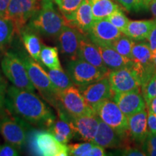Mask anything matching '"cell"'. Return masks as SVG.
Instances as JSON below:
<instances>
[{"label": "cell", "mask_w": 156, "mask_h": 156, "mask_svg": "<svg viewBox=\"0 0 156 156\" xmlns=\"http://www.w3.org/2000/svg\"><path fill=\"white\" fill-rule=\"evenodd\" d=\"M67 74L77 87H83L95 83L108 76L109 73L95 67L80 58L70 60L67 64Z\"/></svg>", "instance_id": "obj_8"}, {"label": "cell", "mask_w": 156, "mask_h": 156, "mask_svg": "<svg viewBox=\"0 0 156 156\" xmlns=\"http://www.w3.org/2000/svg\"><path fill=\"white\" fill-rule=\"evenodd\" d=\"M147 40L153 54V52L156 50V25L154 26L151 32L150 33Z\"/></svg>", "instance_id": "obj_41"}, {"label": "cell", "mask_w": 156, "mask_h": 156, "mask_svg": "<svg viewBox=\"0 0 156 156\" xmlns=\"http://www.w3.org/2000/svg\"><path fill=\"white\" fill-rule=\"evenodd\" d=\"M20 36L22 38L23 44L28 55L35 61L40 63V55L43 44L37 35V32L26 26L21 31Z\"/></svg>", "instance_id": "obj_25"}, {"label": "cell", "mask_w": 156, "mask_h": 156, "mask_svg": "<svg viewBox=\"0 0 156 156\" xmlns=\"http://www.w3.org/2000/svg\"><path fill=\"white\" fill-rule=\"evenodd\" d=\"M129 12H139L148 9V0H116Z\"/></svg>", "instance_id": "obj_35"}, {"label": "cell", "mask_w": 156, "mask_h": 156, "mask_svg": "<svg viewBox=\"0 0 156 156\" xmlns=\"http://www.w3.org/2000/svg\"><path fill=\"white\" fill-rule=\"evenodd\" d=\"M156 25V20H129L124 34L134 41L147 40L150 33Z\"/></svg>", "instance_id": "obj_24"}, {"label": "cell", "mask_w": 156, "mask_h": 156, "mask_svg": "<svg viewBox=\"0 0 156 156\" xmlns=\"http://www.w3.org/2000/svg\"><path fill=\"white\" fill-rule=\"evenodd\" d=\"M113 100L127 117L146 108V102L141 92V88L115 93Z\"/></svg>", "instance_id": "obj_17"}, {"label": "cell", "mask_w": 156, "mask_h": 156, "mask_svg": "<svg viewBox=\"0 0 156 156\" xmlns=\"http://www.w3.org/2000/svg\"><path fill=\"white\" fill-rule=\"evenodd\" d=\"M83 34L75 27L68 24L65 25L56 38L62 54L70 60L79 58L80 44Z\"/></svg>", "instance_id": "obj_14"}, {"label": "cell", "mask_w": 156, "mask_h": 156, "mask_svg": "<svg viewBox=\"0 0 156 156\" xmlns=\"http://www.w3.org/2000/svg\"><path fill=\"white\" fill-rule=\"evenodd\" d=\"M87 34L95 44L109 46L123 33L107 19H101L94 21Z\"/></svg>", "instance_id": "obj_16"}, {"label": "cell", "mask_w": 156, "mask_h": 156, "mask_svg": "<svg viewBox=\"0 0 156 156\" xmlns=\"http://www.w3.org/2000/svg\"><path fill=\"white\" fill-rule=\"evenodd\" d=\"M7 91V83L0 74V117L5 115V100Z\"/></svg>", "instance_id": "obj_37"}, {"label": "cell", "mask_w": 156, "mask_h": 156, "mask_svg": "<svg viewBox=\"0 0 156 156\" xmlns=\"http://www.w3.org/2000/svg\"><path fill=\"white\" fill-rule=\"evenodd\" d=\"M153 59H154V63H155V65L156 67V50L153 52Z\"/></svg>", "instance_id": "obj_45"}, {"label": "cell", "mask_w": 156, "mask_h": 156, "mask_svg": "<svg viewBox=\"0 0 156 156\" xmlns=\"http://www.w3.org/2000/svg\"><path fill=\"white\" fill-rule=\"evenodd\" d=\"M147 111L153 113V114L156 115V97L152 99L148 104L146 105Z\"/></svg>", "instance_id": "obj_43"}, {"label": "cell", "mask_w": 156, "mask_h": 156, "mask_svg": "<svg viewBox=\"0 0 156 156\" xmlns=\"http://www.w3.org/2000/svg\"><path fill=\"white\" fill-rule=\"evenodd\" d=\"M141 92L146 102V105L156 97V73L147 83L141 86Z\"/></svg>", "instance_id": "obj_34"}, {"label": "cell", "mask_w": 156, "mask_h": 156, "mask_svg": "<svg viewBox=\"0 0 156 156\" xmlns=\"http://www.w3.org/2000/svg\"><path fill=\"white\" fill-rule=\"evenodd\" d=\"M125 136L117 132L100 119L99 126L93 142L104 148L119 147Z\"/></svg>", "instance_id": "obj_20"}, {"label": "cell", "mask_w": 156, "mask_h": 156, "mask_svg": "<svg viewBox=\"0 0 156 156\" xmlns=\"http://www.w3.org/2000/svg\"><path fill=\"white\" fill-rule=\"evenodd\" d=\"M98 116L117 132L126 136L129 134L128 117L113 99H108L93 107Z\"/></svg>", "instance_id": "obj_9"}, {"label": "cell", "mask_w": 156, "mask_h": 156, "mask_svg": "<svg viewBox=\"0 0 156 156\" xmlns=\"http://www.w3.org/2000/svg\"><path fill=\"white\" fill-rule=\"evenodd\" d=\"M148 9L156 20V0H150L148 3Z\"/></svg>", "instance_id": "obj_44"}, {"label": "cell", "mask_w": 156, "mask_h": 156, "mask_svg": "<svg viewBox=\"0 0 156 156\" xmlns=\"http://www.w3.org/2000/svg\"><path fill=\"white\" fill-rule=\"evenodd\" d=\"M41 0H11L7 9L6 18L13 22L16 34L27 26L30 20L38 10Z\"/></svg>", "instance_id": "obj_10"}, {"label": "cell", "mask_w": 156, "mask_h": 156, "mask_svg": "<svg viewBox=\"0 0 156 156\" xmlns=\"http://www.w3.org/2000/svg\"><path fill=\"white\" fill-rule=\"evenodd\" d=\"M15 34V27L12 21L0 16V50L11 44Z\"/></svg>", "instance_id": "obj_29"}, {"label": "cell", "mask_w": 156, "mask_h": 156, "mask_svg": "<svg viewBox=\"0 0 156 156\" xmlns=\"http://www.w3.org/2000/svg\"><path fill=\"white\" fill-rule=\"evenodd\" d=\"M64 115L71 122L75 135L79 136L80 139L85 142H93L100 122V118L95 113L80 116H72L64 112Z\"/></svg>", "instance_id": "obj_15"}, {"label": "cell", "mask_w": 156, "mask_h": 156, "mask_svg": "<svg viewBox=\"0 0 156 156\" xmlns=\"http://www.w3.org/2000/svg\"><path fill=\"white\" fill-rule=\"evenodd\" d=\"M94 21L90 0H83L73 16L68 20L67 23L85 34H87Z\"/></svg>", "instance_id": "obj_19"}, {"label": "cell", "mask_w": 156, "mask_h": 156, "mask_svg": "<svg viewBox=\"0 0 156 156\" xmlns=\"http://www.w3.org/2000/svg\"><path fill=\"white\" fill-rule=\"evenodd\" d=\"M19 155L18 149L11 144L6 142L0 146V156H17Z\"/></svg>", "instance_id": "obj_38"}, {"label": "cell", "mask_w": 156, "mask_h": 156, "mask_svg": "<svg viewBox=\"0 0 156 156\" xmlns=\"http://www.w3.org/2000/svg\"><path fill=\"white\" fill-rule=\"evenodd\" d=\"M78 57L106 73H110V70L103 62L97 45L90 38V37L88 38L85 36V34H83L81 38Z\"/></svg>", "instance_id": "obj_18"}, {"label": "cell", "mask_w": 156, "mask_h": 156, "mask_svg": "<svg viewBox=\"0 0 156 156\" xmlns=\"http://www.w3.org/2000/svg\"><path fill=\"white\" fill-rule=\"evenodd\" d=\"M29 147L31 153L35 155H69L68 145L58 142L47 130L31 132L29 137Z\"/></svg>", "instance_id": "obj_5"}, {"label": "cell", "mask_w": 156, "mask_h": 156, "mask_svg": "<svg viewBox=\"0 0 156 156\" xmlns=\"http://www.w3.org/2000/svg\"><path fill=\"white\" fill-rule=\"evenodd\" d=\"M142 151L145 155L156 156V134L150 132L142 143Z\"/></svg>", "instance_id": "obj_36"}, {"label": "cell", "mask_w": 156, "mask_h": 156, "mask_svg": "<svg viewBox=\"0 0 156 156\" xmlns=\"http://www.w3.org/2000/svg\"><path fill=\"white\" fill-rule=\"evenodd\" d=\"M23 121L17 117L11 118L6 115L0 117V134L6 142L18 150L22 149L28 140L26 125Z\"/></svg>", "instance_id": "obj_11"}, {"label": "cell", "mask_w": 156, "mask_h": 156, "mask_svg": "<svg viewBox=\"0 0 156 156\" xmlns=\"http://www.w3.org/2000/svg\"><path fill=\"white\" fill-rule=\"evenodd\" d=\"M132 67L140 78L141 86L156 73L153 54L148 42H135L132 53Z\"/></svg>", "instance_id": "obj_6"}, {"label": "cell", "mask_w": 156, "mask_h": 156, "mask_svg": "<svg viewBox=\"0 0 156 156\" xmlns=\"http://www.w3.org/2000/svg\"><path fill=\"white\" fill-rule=\"evenodd\" d=\"M5 107L17 118L46 129L56 119L49 107L34 92L14 85L7 89Z\"/></svg>", "instance_id": "obj_1"}, {"label": "cell", "mask_w": 156, "mask_h": 156, "mask_svg": "<svg viewBox=\"0 0 156 156\" xmlns=\"http://www.w3.org/2000/svg\"><path fill=\"white\" fill-rule=\"evenodd\" d=\"M67 21L75 12L83 0H54Z\"/></svg>", "instance_id": "obj_31"}, {"label": "cell", "mask_w": 156, "mask_h": 156, "mask_svg": "<svg viewBox=\"0 0 156 156\" xmlns=\"http://www.w3.org/2000/svg\"><path fill=\"white\" fill-rule=\"evenodd\" d=\"M94 20L106 19L114 12L119 9L114 0H90Z\"/></svg>", "instance_id": "obj_26"}, {"label": "cell", "mask_w": 156, "mask_h": 156, "mask_svg": "<svg viewBox=\"0 0 156 156\" xmlns=\"http://www.w3.org/2000/svg\"><path fill=\"white\" fill-rule=\"evenodd\" d=\"M108 80L114 93L141 88L140 78L132 67L111 70L108 74Z\"/></svg>", "instance_id": "obj_12"}, {"label": "cell", "mask_w": 156, "mask_h": 156, "mask_svg": "<svg viewBox=\"0 0 156 156\" xmlns=\"http://www.w3.org/2000/svg\"><path fill=\"white\" fill-rule=\"evenodd\" d=\"M106 19L122 33H124V31L125 30L126 26L129 22V20L127 18V17L124 15V13L120 8L114 12Z\"/></svg>", "instance_id": "obj_33"}, {"label": "cell", "mask_w": 156, "mask_h": 156, "mask_svg": "<svg viewBox=\"0 0 156 156\" xmlns=\"http://www.w3.org/2000/svg\"><path fill=\"white\" fill-rule=\"evenodd\" d=\"M1 67L4 75L14 86L35 92L36 88L30 81L28 71L20 54L11 51L6 52L2 59Z\"/></svg>", "instance_id": "obj_4"}, {"label": "cell", "mask_w": 156, "mask_h": 156, "mask_svg": "<svg viewBox=\"0 0 156 156\" xmlns=\"http://www.w3.org/2000/svg\"><path fill=\"white\" fill-rule=\"evenodd\" d=\"M120 153L122 155L126 156H143L145 155V154L143 153V151H140V149L134 147H126L122 151H120Z\"/></svg>", "instance_id": "obj_39"}, {"label": "cell", "mask_w": 156, "mask_h": 156, "mask_svg": "<svg viewBox=\"0 0 156 156\" xmlns=\"http://www.w3.org/2000/svg\"><path fill=\"white\" fill-rule=\"evenodd\" d=\"M67 24V20L58 12L51 0H41L40 8L30 20L28 27L48 38H56Z\"/></svg>", "instance_id": "obj_2"}, {"label": "cell", "mask_w": 156, "mask_h": 156, "mask_svg": "<svg viewBox=\"0 0 156 156\" xmlns=\"http://www.w3.org/2000/svg\"><path fill=\"white\" fill-rule=\"evenodd\" d=\"M147 126L149 131L156 134V115L147 111Z\"/></svg>", "instance_id": "obj_40"}, {"label": "cell", "mask_w": 156, "mask_h": 156, "mask_svg": "<svg viewBox=\"0 0 156 156\" xmlns=\"http://www.w3.org/2000/svg\"><path fill=\"white\" fill-rule=\"evenodd\" d=\"M95 143L93 142H85L83 143L71 144L68 145L69 155L91 156V152Z\"/></svg>", "instance_id": "obj_32"}, {"label": "cell", "mask_w": 156, "mask_h": 156, "mask_svg": "<svg viewBox=\"0 0 156 156\" xmlns=\"http://www.w3.org/2000/svg\"><path fill=\"white\" fill-rule=\"evenodd\" d=\"M135 41L133 39L123 34L119 38L113 41L109 46H112L119 54L132 60V48Z\"/></svg>", "instance_id": "obj_30"}, {"label": "cell", "mask_w": 156, "mask_h": 156, "mask_svg": "<svg viewBox=\"0 0 156 156\" xmlns=\"http://www.w3.org/2000/svg\"><path fill=\"white\" fill-rule=\"evenodd\" d=\"M149 1H150V0H148V3H149Z\"/></svg>", "instance_id": "obj_46"}, {"label": "cell", "mask_w": 156, "mask_h": 156, "mask_svg": "<svg viewBox=\"0 0 156 156\" xmlns=\"http://www.w3.org/2000/svg\"><path fill=\"white\" fill-rule=\"evenodd\" d=\"M58 119L47 128V131L53 134L61 143L67 144L75 136V132L71 122L61 112H58Z\"/></svg>", "instance_id": "obj_22"}, {"label": "cell", "mask_w": 156, "mask_h": 156, "mask_svg": "<svg viewBox=\"0 0 156 156\" xmlns=\"http://www.w3.org/2000/svg\"><path fill=\"white\" fill-rule=\"evenodd\" d=\"M129 134L132 140L138 143H142L149 133L147 126V110L141 112L128 117Z\"/></svg>", "instance_id": "obj_21"}, {"label": "cell", "mask_w": 156, "mask_h": 156, "mask_svg": "<svg viewBox=\"0 0 156 156\" xmlns=\"http://www.w3.org/2000/svg\"><path fill=\"white\" fill-rule=\"evenodd\" d=\"M11 0H0V16L6 18L7 9Z\"/></svg>", "instance_id": "obj_42"}, {"label": "cell", "mask_w": 156, "mask_h": 156, "mask_svg": "<svg viewBox=\"0 0 156 156\" xmlns=\"http://www.w3.org/2000/svg\"><path fill=\"white\" fill-rule=\"evenodd\" d=\"M97 46L102 56L103 62L110 71L126 67H132L131 59L121 55L112 46L108 45H97Z\"/></svg>", "instance_id": "obj_23"}, {"label": "cell", "mask_w": 156, "mask_h": 156, "mask_svg": "<svg viewBox=\"0 0 156 156\" xmlns=\"http://www.w3.org/2000/svg\"><path fill=\"white\" fill-rule=\"evenodd\" d=\"M20 56L22 58L35 88L38 90L40 95L46 102L56 109L58 106V92L54 87L46 70L41 64L35 61L30 56H26L25 54H20Z\"/></svg>", "instance_id": "obj_3"}, {"label": "cell", "mask_w": 156, "mask_h": 156, "mask_svg": "<svg viewBox=\"0 0 156 156\" xmlns=\"http://www.w3.org/2000/svg\"><path fill=\"white\" fill-rule=\"evenodd\" d=\"M47 73L51 81L58 92L64 90L74 85L71 78L68 74H66L63 69H48L47 67H43Z\"/></svg>", "instance_id": "obj_27"}, {"label": "cell", "mask_w": 156, "mask_h": 156, "mask_svg": "<svg viewBox=\"0 0 156 156\" xmlns=\"http://www.w3.org/2000/svg\"><path fill=\"white\" fill-rule=\"evenodd\" d=\"M78 87L85 100L93 109L99 103L108 99H113L115 95L111 87L108 76L90 85Z\"/></svg>", "instance_id": "obj_13"}, {"label": "cell", "mask_w": 156, "mask_h": 156, "mask_svg": "<svg viewBox=\"0 0 156 156\" xmlns=\"http://www.w3.org/2000/svg\"><path fill=\"white\" fill-rule=\"evenodd\" d=\"M58 106L72 116H80L83 115L94 114L92 107L86 102L80 90L75 85L60 91L57 95Z\"/></svg>", "instance_id": "obj_7"}, {"label": "cell", "mask_w": 156, "mask_h": 156, "mask_svg": "<svg viewBox=\"0 0 156 156\" xmlns=\"http://www.w3.org/2000/svg\"><path fill=\"white\" fill-rule=\"evenodd\" d=\"M40 64L48 69H62L58 58V51L56 47L43 44L40 55Z\"/></svg>", "instance_id": "obj_28"}]
</instances>
